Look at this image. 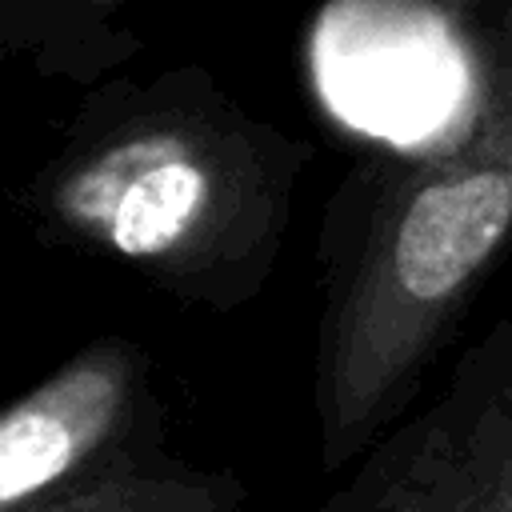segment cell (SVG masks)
<instances>
[{
    "instance_id": "1",
    "label": "cell",
    "mask_w": 512,
    "mask_h": 512,
    "mask_svg": "<svg viewBox=\"0 0 512 512\" xmlns=\"http://www.w3.org/2000/svg\"><path fill=\"white\" fill-rule=\"evenodd\" d=\"M308 164L304 136L180 64L84 88L20 208L52 248L132 272L184 308L236 312L280 260Z\"/></svg>"
},
{
    "instance_id": "2",
    "label": "cell",
    "mask_w": 512,
    "mask_h": 512,
    "mask_svg": "<svg viewBox=\"0 0 512 512\" xmlns=\"http://www.w3.org/2000/svg\"><path fill=\"white\" fill-rule=\"evenodd\" d=\"M512 248V0L500 4L460 132L344 184L312 356L316 452L352 464L412 400Z\"/></svg>"
},
{
    "instance_id": "3",
    "label": "cell",
    "mask_w": 512,
    "mask_h": 512,
    "mask_svg": "<svg viewBox=\"0 0 512 512\" xmlns=\"http://www.w3.org/2000/svg\"><path fill=\"white\" fill-rule=\"evenodd\" d=\"M352 464L316 512H512V312Z\"/></svg>"
},
{
    "instance_id": "4",
    "label": "cell",
    "mask_w": 512,
    "mask_h": 512,
    "mask_svg": "<svg viewBox=\"0 0 512 512\" xmlns=\"http://www.w3.org/2000/svg\"><path fill=\"white\" fill-rule=\"evenodd\" d=\"M160 448L164 404L148 356L100 336L0 416V512H36Z\"/></svg>"
},
{
    "instance_id": "5",
    "label": "cell",
    "mask_w": 512,
    "mask_h": 512,
    "mask_svg": "<svg viewBox=\"0 0 512 512\" xmlns=\"http://www.w3.org/2000/svg\"><path fill=\"white\" fill-rule=\"evenodd\" d=\"M140 48L132 0H0V52L40 80L92 88Z\"/></svg>"
},
{
    "instance_id": "6",
    "label": "cell",
    "mask_w": 512,
    "mask_h": 512,
    "mask_svg": "<svg viewBox=\"0 0 512 512\" xmlns=\"http://www.w3.org/2000/svg\"><path fill=\"white\" fill-rule=\"evenodd\" d=\"M36 512H244V488L232 472H212L160 448Z\"/></svg>"
},
{
    "instance_id": "7",
    "label": "cell",
    "mask_w": 512,
    "mask_h": 512,
    "mask_svg": "<svg viewBox=\"0 0 512 512\" xmlns=\"http://www.w3.org/2000/svg\"><path fill=\"white\" fill-rule=\"evenodd\" d=\"M424 4H432V8H440V12H448L452 20H460V24H472L476 16H484L496 0H424ZM504 4V0H500Z\"/></svg>"
}]
</instances>
